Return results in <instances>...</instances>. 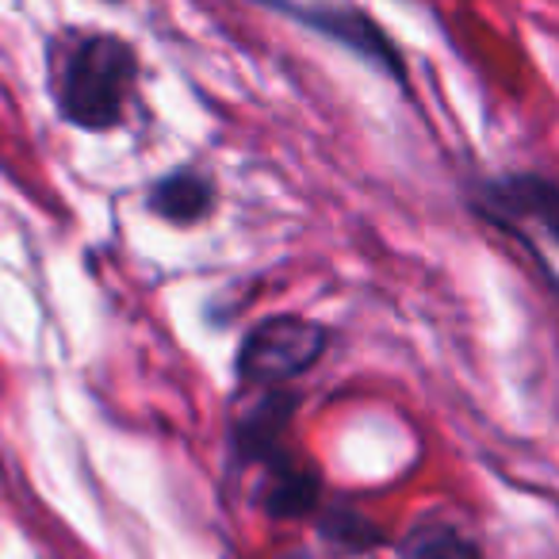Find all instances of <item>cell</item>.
I'll return each mask as SVG.
<instances>
[{
  "label": "cell",
  "mask_w": 559,
  "mask_h": 559,
  "mask_svg": "<svg viewBox=\"0 0 559 559\" xmlns=\"http://www.w3.org/2000/svg\"><path fill=\"white\" fill-rule=\"evenodd\" d=\"M139 55L116 35H85L73 43L58 73V108L81 131H111L127 119Z\"/></svg>",
  "instance_id": "cell-1"
},
{
  "label": "cell",
  "mask_w": 559,
  "mask_h": 559,
  "mask_svg": "<svg viewBox=\"0 0 559 559\" xmlns=\"http://www.w3.org/2000/svg\"><path fill=\"white\" fill-rule=\"evenodd\" d=\"M330 334L299 314H272L257 322L238 349V380L253 391H280L307 376L326 353Z\"/></svg>",
  "instance_id": "cell-2"
},
{
  "label": "cell",
  "mask_w": 559,
  "mask_h": 559,
  "mask_svg": "<svg viewBox=\"0 0 559 559\" xmlns=\"http://www.w3.org/2000/svg\"><path fill=\"white\" fill-rule=\"evenodd\" d=\"M276 9L284 12V16L307 24L311 32L326 35L330 43H337L342 50H349L353 58L368 62L372 70H380L383 78H391L395 85H406L403 50L395 47V39H391V35L383 32L368 12L353 9V4H330V0H311V4L280 0Z\"/></svg>",
  "instance_id": "cell-3"
},
{
  "label": "cell",
  "mask_w": 559,
  "mask_h": 559,
  "mask_svg": "<svg viewBox=\"0 0 559 559\" xmlns=\"http://www.w3.org/2000/svg\"><path fill=\"white\" fill-rule=\"evenodd\" d=\"M479 215L495 218L513 238L548 241L559 249V180L540 173H510L479 192Z\"/></svg>",
  "instance_id": "cell-4"
},
{
  "label": "cell",
  "mask_w": 559,
  "mask_h": 559,
  "mask_svg": "<svg viewBox=\"0 0 559 559\" xmlns=\"http://www.w3.org/2000/svg\"><path fill=\"white\" fill-rule=\"evenodd\" d=\"M215 185H211L203 173L195 169H177V173H165L154 188H150V211L157 218L173 226H192V223H203V218L215 211Z\"/></svg>",
  "instance_id": "cell-5"
},
{
  "label": "cell",
  "mask_w": 559,
  "mask_h": 559,
  "mask_svg": "<svg viewBox=\"0 0 559 559\" xmlns=\"http://www.w3.org/2000/svg\"><path fill=\"white\" fill-rule=\"evenodd\" d=\"M403 551L411 559H483L479 544L441 518H429L421 525H414Z\"/></svg>",
  "instance_id": "cell-6"
}]
</instances>
